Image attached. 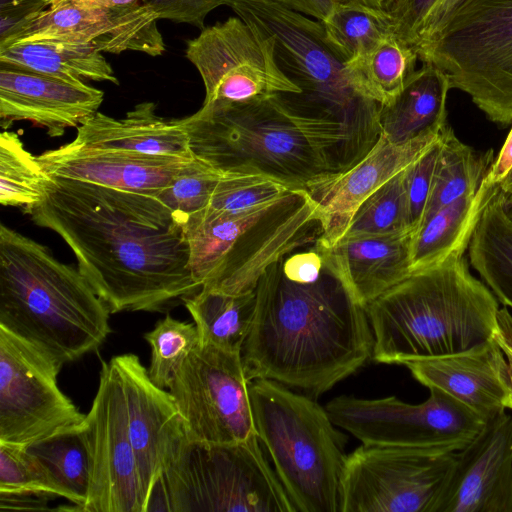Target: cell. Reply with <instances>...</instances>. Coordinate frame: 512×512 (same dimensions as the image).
Segmentation results:
<instances>
[{
  "label": "cell",
  "mask_w": 512,
  "mask_h": 512,
  "mask_svg": "<svg viewBox=\"0 0 512 512\" xmlns=\"http://www.w3.org/2000/svg\"><path fill=\"white\" fill-rule=\"evenodd\" d=\"M23 211L66 242L111 313L168 312L202 287L184 224L154 195L50 176Z\"/></svg>",
  "instance_id": "6da1fadb"
},
{
  "label": "cell",
  "mask_w": 512,
  "mask_h": 512,
  "mask_svg": "<svg viewBox=\"0 0 512 512\" xmlns=\"http://www.w3.org/2000/svg\"><path fill=\"white\" fill-rule=\"evenodd\" d=\"M250 333L241 355L248 379H270L318 396L372 358L366 309L324 264L299 281L281 259L261 276Z\"/></svg>",
  "instance_id": "7a4b0ae2"
},
{
  "label": "cell",
  "mask_w": 512,
  "mask_h": 512,
  "mask_svg": "<svg viewBox=\"0 0 512 512\" xmlns=\"http://www.w3.org/2000/svg\"><path fill=\"white\" fill-rule=\"evenodd\" d=\"M192 155L221 173H251L305 189L345 172L371 149L345 125L315 117L287 94L203 104L182 118Z\"/></svg>",
  "instance_id": "3957f363"
},
{
  "label": "cell",
  "mask_w": 512,
  "mask_h": 512,
  "mask_svg": "<svg viewBox=\"0 0 512 512\" xmlns=\"http://www.w3.org/2000/svg\"><path fill=\"white\" fill-rule=\"evenodd\" d=\"M377 363L402 364L484 346L499 330V305L472 276L464 253L412 272L366 306Z\"/></svg>",
  "instance_id": "277c9868"
},
{
  "label": "cell",
  "mask_w": 512,
  "mask_h": 512,
  "mask_svg": "<svg viewBox=\"0 0 512 512\" xmlns=\"http://www.w3.org/2000/svg\"><path fill=\"white\" fill-rule=\"evenodd\" d=\"M110 313L78 267L1 223L0 327L65 365L105 342Z\"/></svg>",
  "instance_id": "5b68a950"
},
{
  "label": "cell",
  "mask_w": 512,
  "mask_h": 512,
  "mask_svg": "<svg viewBox=\"0 0 512 512\" xmlns=\"http://www.w3.org/2000/svg\"><path fill=\"white\" fill-rule=\"evenodd\" d=\"M184 228L195 280L233 294L255 291L271 265L321 235L318 206L305 189L239 211L207 206Z\"/></svg>",
  "instance_id": "8992f818"
},
{
  "label": "cell",
  "mask_w": 512,
  "mask_h": 512,
  "mask_svg": "<svg viewBox=\"0 0 512 512\" xmlns=\"http://www.w3.org/2000/svg\"><path fill=\"white\" fill-rule=\"evenodd\" d=\"M257 436L296 512H342L347 436L326 408L287 386L249 382Z\"/></svg>",
  "instance_id": "52a82bcc"
},
{
  "label": "cell",
  "mask_w": 512,
  "mask_h": 512,
  "mask_svg": "<svg viewBox=\"0 0 512 512\" xmlns=\"http://www.w3.org/2000/svg\"><path fill=\"white\" fill-rule=\"evenodd\" d=\"M236 16L268 36L277 64L300 89L287 94L309 114L337 121L369 147L377 142L380 105L353 85L346 64L326 41L320 21L274 0H228Z\"/></svg>",
  "instance_id": "ba28073f"
},
{
  "label": "cell",
  "mask_w": 512,
  "mask_h": 512,
  "mask_svg": "<svg viewBox=\"0 0 512 512\" xmlns=\"http://www.w3.org/2000/svg\"><path fill=\"white\" fill-rule=\"evenodd\" d=\"M149 511L296 512L257 434L228 444L187 439L156 484Z\"/></svg>",
  "instance_id": "9c48e42d"
},
{
  "label": "cell",
  "mask_w": 512,
  "mask_h": 512,
  "mask_svg": "<svg viewBox=\"0 0 512 512\" xmlns=\"http://www.w3.org/2000/svg\"><path fill=\"white\" fill-rule=\"evenodd\" d=\"M416 52L490 121L512 124V0H464Z\"/></svg>",
  "instance_id": "30bf717a"
},
{
  "label": "cell",
  "mask_w": 512,
  "mask_h": 512,
  "mask_svg": "<svg viewBox=\"0 0 512 512\" xmlns=\"http://www.w3.org/2000/svg\"><path fill=\"white\" fill-rule=\"evenodd\" d=\"M456 455L444 448L363 444L347 457L342 512H436Z\"/></svg>",
  "instance_id": "8fae6325"
},
{
  "label": "cell",
  "mask_w": 512,
  "mask_h": 512,
  "mask_svg": "<svg viewBox=\"0 0 512 512\" xmlns=\"http://www.w3.org/2000/svg\"><path fill=\"white\" fill-rule=\"evenodd\" d=\"M429 390V397L419 404L395 396L363 399L342 395L325 408L336 426L363 444L463 449L486 421L449 394Z\"/></svg>",
  "instance_id": "7c38bea8"
},
{
  "label": "cell",
  "mask_w": 512,
  "mask_h": 512,
  "mask_svg": "<svg viewBox=\"0 0 512 512\" xmlns=\"http://www.w3.org/2000/svg\"><path fill=\"white\" fill-rule=\"evenodd\" d=\"M249 382L241 353L198 344L168 388L187 439L228 444L256 435Z\"/></svg>",
  "instance_id": "4fadbf2b"
},
{
  "label": "cell",
  "mask_w": 512,
  "mask_h": 512,
  "mask_svg": "<svg viewBox=\"0 0 512 512\" xmlns=\"http://www.w3.org/2000/svg\"><path fill=\"white\" fill-rule=\"evenodd\" d=\"M185 55L204 83L203 104L301 93L277 64L273 41L238 16L202 29L187 41Z\"/></svg>",
  "instance_id": "5bb4252c"
},
{
  "label": "cell",
  "mask_w": 512,
  "mask_h": 512,
  "mask_svg": "<svg viewBox=\"0 0 512 512\" xmlns=\"http://www.w3.org/2000/svg\"><path fill=\"white\" fill-rule=\"evenodd\" d=\"M62 367L0 327V442L27 445L84 421L58 386Z\"/></svg>",
  "instance_id": "9a60e30c"
},
{
  "label": "cell",
  "mask_w": 512,
  "mask_h": 512,
  "mask_svg": "<svg viewBox=\"0 0 512 512\" xmlns=\"http://www.w3.org/2000/svg\"><path fill=\"white\" fill-rule=\"evenodd\" d=\"M84 426L91 481L82 512H143L123 387L111 359L102 361L98 389Z\"/></svg>",
  "instance_id": "2e32d148"
},
{
  "label": "cell",
  "mask_w": 512,
  "mask_h": 512,
  "mask_svg": "<svg viewBox=\"0 0 512 512\" xmlns=\"http://www.w3.org/2000/svg\"><path fill=\"white\" fill-rule=\"evenodd\" d=\"M121 380L143 512L165 468L187 440L185 423L170 392L157 386L135 354L111 358Z\"/></svg>",
  "instance_id": "e0dca14e"
},
{
  "label": "cell",
  "mask_w": 512,
  "mask_h": 512,
  "mask_svg": "<svg viewBox=\"0 0 512 512\" xmlns=\"http://www.w3.org/2000/svg\"><path fill=\"white\" fill-rule=\"evenodd\" d=\"M436 512H512V415L489 419L457 451Z\"/></svg>",
  "instance_id": "ac0fdd59"
},
{
  "label": "cell",
  "mask_w": 512,
  "mask_h": 512,
  "mask_svg": "<svg viewBox=\"0 0 512 512\" xmlns=\"http://www.w3.org/2000/svg\"><path fill=\"white\" fill-rule=\"evenodd\" d=\"M441 131L397 144L380 134L370 151L345 172L310 186L307 191L318 206L319 246L338 242L358 209L373 192L406 169L437 141Z\"/></svg>",
  "instance_id": "d6986e66"
},
{
  "label": "cell",
  "mask_w": 512,
  "mask_h": 512,
  "mask_svg": "<svg viewBox=\"0 0 512 512\" xmlns=\"http://www.w3.org/2000/svg\"><path fill=\"white\" fill-rule=\"evenodd\" d=\"M104 92L84 82L0 65V119L5 130L15 121H30L50 137L62 136L98 112Z\"/></svg>",
  "instance_id": "ffe728a7"
},
{
  "label": "cell",
  "mask_w": 512,
  "mask_h": 512,
  "mask_svg": "<svg viewBox=\"0 0 512 512\" xmlns=\"http://www.w3.org/2000/svg\"><path fill=\"white\" fill-rule=\"evenodd\" d=\"M53 177L156 195L194 158L88 147L74 141L37 156Z\"/></svg>",
  "instance_id": "44dd1931"
},
{
  "label": "cell",
  "mask_w": 512,
  "mask_h": 512,
  "mask_svg": "<svg viewBox=\"0 0 512 512\" xmlns=\"http://www.w3.org/2000/svg\"><path fill=\"white\" fill-rule=\"evenodd\" d=\"M405 366L422 385L449 394L484 421L507 409L510 389L508 363L496 338L464 353Z\"/></svg>",
  "instance_id": "7402d4cb"
},
{
  "label": "cell",
  "mask_w": 512,
  "mask_h": 512,
  "mask_svg": "<svg viewBox=\"0 0 512 512\" xmlns=\"http://www.w3.org/2000/svg\"><path fill=\"white\" fill-rule=\"evenodd\" d=\"M412 233L343 237L319 246L323 262L364 307L412 273Z\"/></svg>",
  "instance_id": "603a6c76"
},
{
  "label": "cell",
  "mask_w": 512,
  "mask_h": 512,
  "mask_svg": "<svg viewBox=\"0 0 512 512\" xmlns=\"http://www.w3.org/2000/svg\"><path fill=\"white\" fill-rule=\"evenodd\" d=\"M73 141L100 149L194 158L183 119L162 118L153 102L136 105L120 119L97 112L77 127Z\"/></svg>",
  "instance_id": "cb8c5ba5"
},
{
  "label": "cell",
  "mask_w": 512,
  "mask_h": 512,
  "mask_svg": "<svg viewBox=\"0 0 512 512\" xmlns=\"http://www.w3.org/2000/svg\"><path fill=\"white\" fill-rule=\"evenodd\" d=\"M450 85L445 74L429 63L415 70L401 92L388 105L380 106L381 134L402 144L422 135L439 132L447 124Z\"/></svg>",
  "instance_id": "d4e9b609"
},
{
  "label": "cell",
  "mask_w": 512,
  "mask_h": 512,
  "mask_svg": "<svg viewBox=\"0 0 512 512\" xmlns=\"http://www.w3.org/2000/svg\"><path fill=\"white\" fill-rule=\"evenodd\" d=\"M40 41L90 43L109 53L132 51L127 37L104 11L78 0L48 6L0 49Z\"/></svg>",
  "instance_id": "484cf974"
},
{
  "label": "cell",
  "mask_w": 512,
  "mask_h": 512,
  "mask_svg": "<svg viewBox=\"0 0 512 512\" xmlns=\"http://www.w3.org/2000/svg\"><path fill=\"white\" fill-rule=\"evenodd\" d=\"M496 187L484 180L471 195L460 198L426 217L412 235V272L444 262L453 253H464Z\"/></svg>",
  "instance_id": "4316f807"
},
{
  "label": "cell",
  "mask_w": 512,
  "mask_h": 512,
  "mask_svg": "<svg viewBox=\"0 0 512 512\" xmlns=\"http://www.w3.org/2000/svg\"><path fill=\"white\" fill-rule=\"evenodd\" d=\"M0 65L63 79L119 85L103 52L90 43L26 42L0 49Z\"/></svg>",
  "instance_id": "83f0119b"
},
{
  "label": "cell",
  "mask_w": 512,
  "mask_h": 512,
  "mask_svg": "<svg viewBox=\"0 0 512 512\" xmlns=\"http://www.w3.org/2000/svg\"><path fill=\"white\" fill-rule=\"evenodd\" d=\"M504 196L497 186L472 232L468 255L499 302L512 309V218L504 209Z\"/></svg>",
  "instance_id": "f1b7e54d"
},
{
  "label": "cell",
  "mask_w": 512,
  "mask_h": 512,
  "mask_svg": "<svg viewBox=\"0 0 512 512\" xmlns=\"http://www.w3.org/2000/svg\"><path fill=\"white\" fill-rule=\"evenodd\" d=\"M184 305L196 325L199 344L242 352L253 323L255 291L233 294L202 286Z\"/></svg>",
  "instance_id": "f546056e"
},
{
  "label": "cell",
  "mask_w": 512,
  "mask_h": 512,
  "mask_svg": "<svg viewBox=\"0 0 512 512\" xmlns=\"http://www.w3.org/2000/svg\"><path fill=\"white\" fill-rule=\"evenodd\" d=\"M49 476L57 497L83 511L90 481L91 459L84 421L24 445Z\"/></svg>",
  "instance_id": "4dcf8cb0"
},
{
  "label": "cell",
  "mask_w": 512,
  "mask_h": 512,
  "mask_svg": "<svg viewBox=\"0 0 512 512\" xmlns=\"http://www.w3.org/2000/svg\"><path fill=\"white\" fill-rule=\"evenodd\" d=\"M492 161L493 150L475 151L459 140L447 123L441 130L440 152L422 221L441 207L474 194Z\"/></svg>",
  "instance_id": "1f68e13d"
},
{
  "label": "cell",
  "mask_w": 512,
  "mask_h": 512,
  "mask_svg": "<svg viewBox=\"0 0 512 512\" xmlns=\"http://www.w3.org/2000/svg\"><path fill=\"white\" fill-rule=\"evenodd\" d=\"M418 59L416 50L393 34L346 68L355 88L384 106L401 92Z\"/></svg>",
  "instance_id": "d6a6232c"
},
{
  "label": "cell",
  "mask_w": 512,
  "mask_h": 512,
  "mask_svg": "<svg viewBox=\"0 0 512 512\" xmlns=\"http://www.w3.org/2000/svg\"><path fill=\"white\" fill-rule=\"evenodd\" d=\"M321 23L327 43L345 64L395 34L387 12L354 1L339 3Z\"/></svg>",
  "instance_id": "836d02e7"
},
{
  "label": "cell",
  "mask_w": 512,
  "mask_h": 512,
  "mask_svg": "<svg viewBox=\"0 0 512 512\" xmlns=\"http://www.w3.org/2000/svg\"><path fill=\"white\" fill-rule=\"evenodd\" d=\"M50 176L24 146L19 135L4 130L0 135V204L31 207L47 193Z\"/></svg>",
  "instance_id": "e575fe53"
},
{
  "label": "cell",
  "mask_w": 512,
  "mask_h": 512,
  "mask_svg": "<svg viewBox=\"0 0 512 512\" xmlns=\"http://www.w3.org/2000/svg\"><path fill=\"white\" fill-rule=\"evenodd\" d=\"M404 177L405 169L365 199L354 213L343 237L413 234Z\"/></svg>",
  "instance_id": "d590c367"
},
{
  "label": "cell",
  "mask_w": 512,
  "mask_h": 512,
  "mask_svg": "<svg viewBox=\"0 0 512 512\" xmlns=\"http://www.w3.org/2000/svg\"><path fill=\"white\" fill-rule=\"evenodd\" d=\"M144 339L151 348L149 377L163 389L169 388L175 373L199 344L196 325L179 321L170 314L145 333Z\"/></svg>",
  "instance_id": "8d00e7d4"
},
{
  "label": "cell",
  "mask_w": 512,
  "mask_h": 512,
  "mask_svg": "<svg viewBox=\"0 0 512 512\" xmlns=\"http://www.w3.org/2000/svg\"><path fill=\"white\" fill-rule=\"evenodd\" d=\"M104 11L129 40L132 51L159 56L165 43L149 0H78Z\"/></svg>",
  "instance_id": "74e56055"
},
{
  "label": "cell",
  "mask_w": 512,
  "mask_h": 512,
  "mask_svg": "<svg viewBox=\"0 0 512 512\" xmlns=\"http://www.w3.org/2000/svg\"><path fill=\"white\" fill-rule=\"evenodd\" d=\"M223 173L194 157L156 195L184 224L194 213L209 205Z\"/></svg>",
  "instance_id": "f35d334b"
},
{
  "label": "cell",
  "mask_w": 512,
  "mask_h": 512,
  "mask_svg": "<svg viewBox=\"0 0 512 512\" xmlns=\"http://www.w3.org/2000/svg\"><path fill=\"white\" fill-rule=\"evenodd\" d=\"M291 188L260 174L223 173L209 207L222 211H239L271 201Z\"/></svg>",
  "instance_id": "ab89813d"
},
{
  "label": "cell",
  "mask_w": 512,
  "mask_h": 512,
  "mask_svg": "<svg viewBox=\"0 0 512 512\" xmlns=\"http://www.w3.org/2000/svg\"><path fill=\"white\" fill-rule=\"evenodd\" d=\"M0 493H39L57 497L42 465L24 445L0 442Z\"/></svg>",
  "instance_id": "60d3db41"
},
{
  "label": "cell",
  "mask_w": 512,
  "mask_h": 512,
  "mask_svg": "<svg viewBox=\"0 0 512 512\" xmlns=\"http://www.w3.org/2000/svg\"><path fill=\"white\" fill-rule=\"evenodd\" d=\"M441 146V133L429 149L405 169V190L411 230L420 226L431 192Z\"/></svg>",
  "instance_id": "b9f144b4"
},
{
  "label": "cell",
  "mask_w": 512,
  "mask_h": 512,
  "mask_svg": "<svg viewBox=\"0 0 512 512\" xmlns=\"http://www.w3.org/2000/svg\"><path fill=\"white\" fill-rule=\"evenodd\" d=\"M437 0H393L389 14L395 35L414 49L424 22Z\"/></svg>",
  "instance_id": "7bdbcfd3"
},
{
  "label": "cell",
  "mask_w": 512,
  "mask_h": 512,
  "mask_svg": "<svg viewBox=\"0 0 512 512\" xmlns=\"http://www.w3.org/2000/svg\"><path fill=\"white\" fill-rule=\"evenodd\" d=\"M158 20L168 19L204 29L206 16L228 0H149Z\"/></svg>",
  "instance_id": "ee69618b"
},
{
  "label": "cell",
  "mask_w": 512,
  "mask_h": 512,
  "mask_svg": "<svg viewBox=\"0 0 512 512\" xmlns=\"http://www.w3.org/2000/svg\"><path fill=\"white\" fill-rule=\"evenodd\" d=\"M48 6L46 0H0V46Z\"/></svg>",
  "instance_id": "f6af8a7d"
},
{
  "label": "cell",
  "mask_w": 512,
  "mask_h": 512,
  "mask_svg": "<svg viewBox=\"0 0 512 512\" xmlns=\"http://www.w3.org/2000/svg\"><path fill=\"white\" fill-rule=\"evenodd\" d=\"M512 172V127L496 158L492 161L484 181L493 187L499 186Z\"/></svg>",
  "instance_id": "bcb514c9"
},
{
  "label": "cell",
  "mask_w": 512,
  "mask_h": 512,
  "mask_svg": "<svg viewBox=\"0 0 512 512\" xmlns=\"http://www.w3.org/2000/svg\"><path fill=\"white\" fill-rule=\"evenodd\" d=\"M463 1L464 0H437L424 22L416 47L434 34Z\"/></svg>",
  "instance_id": "7dc6e473"
},
{
  "label": "cell",
  "mask_w": 512,
  "mask_h": 512,
  "mask_svg": "<svg viewBox=\"0 0 512 512\" xmlns=\"http://www.w3.org/2000/svg\"><path fill=\"white\" fill-rule=\"evenodd\" d=\"M50 497L39 493H0V510H47Z\"/></svg>",
  "instance_id": "c3c4849f"
},
{
  "label": "cell",
  "mask_w": 512,
  "mask_h": 512,
  "mask_svg": "<svg viewBox=\"0 0 512 512\" xmlns=\"http://www.w3.org/2000/svg\"><path fill=\"white\" fill-rule=\"evenodd\" d=\"M279 4L301 13L311 16L322 22L331 14L334 8L346 0H274Z\"/></svg>",
  "instance_id": "681fc988"
},
{
  "label": "cell",
  "mask_w": 512,
  "mask_h": 512,
  "mask_svg": "<svg viewBox=\"0 0 512 512\" xmlns=\"http://www.w3.org/2000/svg\"><path fill=\"white\" fill-rule=\"evenodd\" d=\"M496 340L508 363L510 389L506 400V408L512 409V315L507 308L499 310V330Z\"/></svg>",
  "instance_id": "f907efd6"
},
{
  "label": "cell",
  "mask_w": 512,
  "mask_h": 512,
  "mask_svg": "<svg viewBox=\"0 0 512 512\" xmlns=\"http://www.w3.org/2000/svg\"><path fill=\"white\" fill-rule=\"evenodd\" d=\"M346 1H354L359 2L361 4L367 5L369 7L377 8L383 10L385 12L388 11L391 6L393 0H346Z\"/></svg>",
  "instance_id": "816d5d0a"
},
{
  "label": "cell",
  "mask_w": 512,
  "mask_h": 512,
  "mask_svg": "<svg viewBox=\"0 0 512 512\" xmlns=\"http://www.w3.org/2000/svg\"><path fill=\"white\" fill-rule=\"evenodd\" d=\"M498 187L503 191L504 194L512 192V172Z\"/></svg>",
  "instance_id": "f5cc1de1"
},
{
  "label": "cell",
  "mask_w": 512,
  "mask_h": 512,
  "mask_svg": "<svg viewBox=\"0 0 512 512\" xmlns=\"http://www.w3.org/2000/svg\"><path fill=\"white\" fill-rule=\"evenodd\" d=\"M503 206L506 213L512 218V192L505 194Z\"/></svg>",
  "instance_id": "db71d44e"
},
{
  "label": "cell",
  "mask_w": 512,
  "mask_h": 512,
  "mask_svg": "<svg viewBox=\"0 0 512 512\" xmlns=\"http://www.w3.org/2000/svg\"><path fill=\"white\" fill-rule=\"evenodd\" d=\"M60 1H63V0H46L47 4L50 6L52 4H55L57 2H60Z\"/></svg>",
  "instance_id": "11a10c76"
}]
</instances>
